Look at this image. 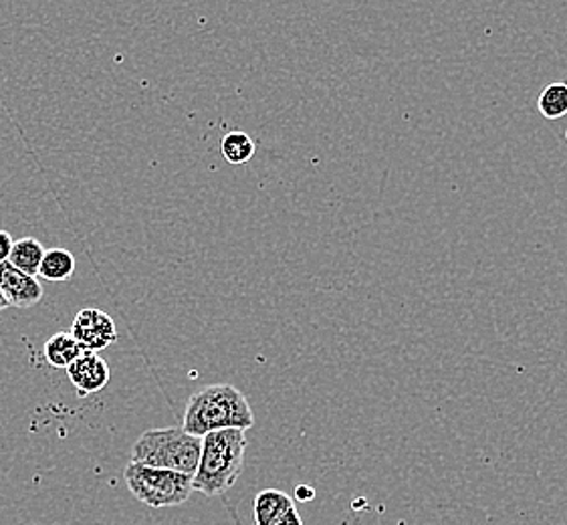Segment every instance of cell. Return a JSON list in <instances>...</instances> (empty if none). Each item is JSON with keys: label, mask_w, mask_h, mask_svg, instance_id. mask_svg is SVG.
I'll use <instances>...</instances> for the list:
<instances>
[{"label": "cell", "mask_w": 567, "mask_h": 525, "mask_svg": "<svg viewBox=\"0 0 567 525\" xmlns=\"http://www.w3.org/2000/svg\"><path fill=\"white\" fill-rule=\"evenodd\" d=\"M257 152L255 140L247 132H228L227 136L220 140V154L228 164H247L252 161Z\"/></svg>", "instance_id": "12"}, {"label": "cell", "mask_w": 567, "mask_h": 525, "mask_svg": "<svg viewBox=\"0 0 567 525\" xmlns=\"http://www.w3.org/2000/svg\"><path fill=\"white\" fill-rule=\"evenodd\" d=\"M255 424L249 400L230 384H213L194 392L186 404L182 429L194 436H205L223 429L247 431Z\"/></svg>", "instance_id": "2"}, {"label": "cell", "mask_w": 567, "mask_h": 525, "mask_svg": "<svg viewBox=\"0 0 567 525\" xmlns=\"http://www.w3.org/2000/svg\"><path fill=\"white\" fill-rule=\"evenodd\" d=\"M125 485L137 502L152 509L178 507L193 495V477L171 469L146 467L130 463L125 467Z\"/></svg>", "instance_id": "4"}, {"label": "cell", "mask_w": 567, "mask_h": 525, "mask_svg": "<svg viewBox=\"0 0 567 525\" xmlns=\"http://www.w3.org/2000/svg\"><path fill=\"white\" fill-rule=\"evenodd\" d=\"M85 350L81 348L78 340L69 333V331H59L55 336H51L43 346V356H45L47 364L51 368H65L73 364Z\"/></svg>", "instance_id": "9"}, {"label": "cell", "mask_w": 567, "mask_h": 525, "mask_svg": "<svg viewBox=\"0 0 567 525\" xmlns=\"http://www.w3.org/2000/svg\"><path fill=\"white\" fill-rule=\"evenodd\" d=\"M43 255H45V249L39 240L34 237H24V239H19L12 245L9 262L14 265L19 271L37 277L41 261H43Z\"/></svg>", "instance_id": "11"}, {"label": "cell", "mask_w": 567, "mask_h": 525, "mask_svg": "<svg viewBox=\"0 0 567 525\" xmlns=\"http://www.w3.org/2000/svg\"><path fill=\"white\" fill-rule=\"evenodd\" d=\"M537 107H539V112H542L545 120L564 117L567 114V83H564V81L549 83L539 95Z\"/></svg>", "instance_id": "13"}, {"label": "cell", "mask_w": 567, "mask_h": 525, "mask_svg": "<svg viewBox=\"0 0 567 525\" xmlns=\"http://www.w3.org/2000/svg\"><path fill=\"white\" fill-rule=\"evenodd\" d=\"M275 525H303V519H301V515H299L296 507H291Z\"/></svg>", "instance_id": "15"}, {"label": "cell", "mask_w": 567, "mask_h": 525, "mask_svg": "<svg viewBox=\"0 0 567 525\" xmlns=\"http://www.w3.org/2000/svg\"><path fill=\"white\" fill-rule=\"evenodd\" d=\"M68 374L81 399L102 392L110 384V377H112L110 366L97 352H83L73 364L69 366Z\"/></svg>", "instance_id": "6"}, {"label": "cell", "mask_w": 567, "mask_h": 525, "mask_svg": "<svg viewBox=\"0 0 567 525\" xmlns=\"http://www.w3.org/2000/svg\"><path fill=\"white\" fill-rule=\"evenodd\" d=\"M291 507L293 500L279 490H262L252 502V519L255 525H275Z\"/></svg>", "instance_id": "8"}, {"label": "cell", "mask_w": 567, "mask_h": 525, "mask_svg": "<svg viewBox=\"0 0 567 525\" xmlns=\"http://www.w3.org/2000/svg\"><path fill=\"white\" fill-rule=\"evenodd\" d=\"M12 245H14V240H12L11 233L0 230V262L9 261Z\"/></svg>", "instance_id": "14"}, {"label": "cell", "mask_w": 567, "mask_h": 525, "mask_svg": "<svg viewBox=\"0 0 567 525\" xmlns=\"http://www.w3.org/2000/svg\"><path fill=\"white\" fill-rule=\"evenodd\" d=\"M75 274V257L68 249H45L43 261L39 267V277L49 284H63Z\"/></svg>", "instance_id": "10"}, {"label": "cell", "mask_w": 567, "mask_h": 525, "mask_svg": "<svg viewBox=\"0 0 567 525\" xmlns=\"http://www.w3.org/2000/svg\"><path fill=\"white\" fill-rule=\"evenodd\" d=\"M85 352H102L117 342V328L112 316L102 309H81L69 331Z\"/></svg>", "instance_id": "5"}, {"label": "cell", "mask_w": 567, "mask_h": 525, "mask_svg": "<svg viewBox=\"0 0 567 525\" xmlns=\"http://www.w3.org/2000/svg\"><path fill=\"white\" fill-rule=\"evenodd\" d=\"M203 451V439L182 426L150 429L132 446V463L146 467L171 469L193 477Z\"/></svg>", "instance_id": "3"}, {"label": "cell", "mask_w": 567, "mask_h": 525, "mask_svg": "<svg viewBox=\"0 0 567 525\" xmlns=\"http://www.w3.org/2000/svg\"><path fill=\"white\" fill-rule=\"evenodd\" d=\"M296 500L299 502H313L316 500V490L309 485H297Z\"/></svg>", "instance_id": "16"}, {"label": "cell", "mask_w": 567, "mask_h": 525, "mask_svg": "<svg viewBox=\"0 0 567 525\" xmlns=\"http://www.w3.org/2000/svg\"><path fill=\"white\" fill-rule=\"evenodd\" d=\"M0 289L12 308H33L43 299V286L39 279L19 271L9 261L0 262Z\"/></svg>", "instance_id": "7"}, {"label": "cell", "mask_w": 567, "mask_h": 525, "mask_svg": "<svg viewBox=\"0 0 567 525\" xmlns=\"http://www.w3.org/2000/svg\"><path fill=\"white\" fill-rule=\"evenodd\" d=\"M566 142H567V130H566Z\"/></svg>", "instance_id": "18"}, {"label": "cell", "mask_w": 567, "mask_h": 525, "mask_svg": "<svg viewBox=\"0 0 567 525\" xmlns=\"http://www.w3.org/2000/svg\"><path fill=\"white\" fill-rule=\"evenodd\" d=\"M247 434L243 429H223L203 436V451L193 475V490L206 497L227 493L245 469Z\"/></svg>", "instance_id": "1"}, {"label": "cell", "mask_w": 567, "mask_h": 525, "mask_svg": "<svg viewBox=\"0 0 567 525\" xmlns=\"http://www.w3.org/2000/svg\"><path fill=\"white\" fill-rule=\"evenodd\" d=\"M7 308H11V303H9V299L4 297L2 289H0V311H4Z\"/></svg>", "instance_id": "17"}]
</instances>
